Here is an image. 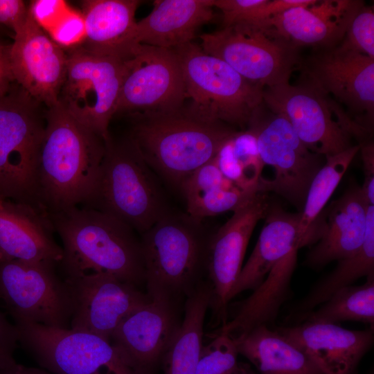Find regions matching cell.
<instances>
[{
    "label": "cell",
    "instance_id": "10",
    "mask_svg": "<svg viewBox=\"0 0 374 374\" xmlns=\"http://www.w3.org/2000/svg\"><path fill=\"white\" fill-rule=\"evenodd\" d=\"M199 37L205 53L263 88L288 83L300 63L298 47L267 26L234 24Z\"/></svg>",
    "mask_w": 374,
    "mask_h": 374
},
{
    "label": "cell",
    "instance_id": "11",
    "mask_svg": "<svg viewBox=\"0 0 374 374\" xmlns=\"http://www.w3.org/2000/svg\"><path fill=\"white\" fill-rule=\"evenodd\" d=\"M126 60L88 52L80 46L67 53V66L59 103L78 123L105 141L116 113L126 71Z\"/></svg>",
    "mask_w": 374,
    "mask_h": 374
},
{
    "label": "cell",
    "instance_id": "36",
    "mask_svg": "<svg viewBox=\"0 0 374 374\" xmlns=\"http://www.w3.org/2000/svg\"><path fill=\"white\" fill-rule=\"evenodd\" d=\"M269 0H212L222 13L224 27L234 24L260 26L270 17Z\"/></svg>",
    "mask_w": 374,
    "mask_h": 374
},
{
    "label": "cell",
    "instance_id": "39",
    "mask_svg": "<svg viewBox=\"0 0 374 374\" xmlns=\"http://www.w3.org/2000/svg\"><path fill=\"white\" fill-rule=\"evenodd\" d=\"M28 5L21 0H0V24L18 31L24 24Z\"/></svg>",
    "mask_w": 374,
    "mask_h": 374
},
{
    "label": "cell",
    "instance_id": "5",
    "mask_svg": "<svg viewBox=\"0 0 374 374\" xmlns=\"http://www.w3.org/2000/svg\"><path fill=\"white\" fill-rule=\"evenodd\" d=\"M133 140L105 143L94 193L85 207L107 213L143 234L170 209Z\"/></svg>",
    "mask_w": 374,
    "mask_h": 374
},
{
    "label": "cell",
    "instance_id": "6",
    "mask_svg": "<svg viewBox=\"0 0 374 374\" xmlns=\"http://www.w3.org/2000/svg\"><path fill=\"white\" fill-rule=\"evenodd\" d=\"M41 104L16 82L0 97V196L44 211L37 183L46 127Z\"/></svg>",
    "mask_w": 374,
    "mask_h": 374
},
{
    "label": "cell",
    "instance_id": "17",
    "mask_svg": "<svg viewBox=\"0 0 374 374\" xmlns=\"http://www.w3.org/2000/svg\"><path fill=\"white\" fill-rule=\"evenodd\" d=\"M28 14L9 46L13 79L48 108L55 105L64 80L67 53L39 26L28 4Z\"/></svg>",
    "mask_w": 374,
    "mask_h": 374
},
{
    "label": "cell",
    "instance_id": "23",
    "mask_svg": "<svg viewBox=\"0 0 374 374\" xmlns=\"http://www.w3.org/2000/svg\"><path fill=\"white\" fill-rule=\"evenodd\" d=\"M361 187L353 186L328 208L327 221L320 226L316 244L308 253L305 264L314 269L354 254L366 233L368 207Z\"/></svg>",
    "mask_w": 374,
    "mask_h": 374
},
{
    "label": "cell",
    "instance_id": "31",
    "mask_svg": "<svg viewBox=\"0 0 374 374\" xmlns=\"http://www.w3.org/2000/svg\"><path fill=\"white\" fill-rule=\"evenodd\" d=\"M359 151L357 144L337 154L326 157L325 163L313 178L301 212V248L316 242L319 216Z\"/></svg>",
    "mask_w": 374,
    "mask_h": 374
},
{
    "label": "cell",
    "instance_id": "20",
    "mask_svg": "<svg viewBox=\"0 0 374 374\" xmlns=\"http://www.w3.org/2000/svg\"><path fill=\"white\" fill-rule=\"evenodd\" d=\"M364 4L359 0H316L275 15L259 26L271 28L298 48L332 47L343 40L352 19Z\"/></svg>",
    "mask_w": 374,
    "mask_h": 374
},
{
    "label": "cell",
    "instance_id": "37",
    "mask_svg": "<svg viewBox=\"0 0 374 374\" xmlns=\"http://www.w3.org/2000/svg\"><path fill=\"white\" fill-rule=\"evenodd\" d=\"M342 46L374 59L373 6L365 4L352 19L346 31Z\"/></svg>",
    "mask_w": 374,
    "mask_h": 374
},
{
    "label": "cell",
    "instance_id": "2",
    "mask_svg": "<svg viewBox=\"0 0 374 374\" xmlns=\"http://www.w3.org/2000/svg\"><path fill=\"white\" fill-rule=\"evenodd\" d=\"M129 115V136L145 161L179 190L194 171L215 158L235 132L226 123L206 118L189 104L170 111Z\"/></svg>",
    "mask_w": 374,
    "mask_h": 374
},
{
    "label": "cell",
    "instance_id": "28",
    "mask_svg": "<svg viewBox=\"0 0 374 374\" xmlns=\"http://www.w3.org/2000/svg\"><path fill=\"white\" fill-rule=\"evenodd\" d=\"M234 341L238 354L262 374H322L302 350L267 325L252 329Z\"/></svg>",
    "mask_w": 374,
    "mask_h": 374
},
{
    "label": "cell",
    "instance_id": "3",
    "mask_svg": "<svg viewBox=\"0 0 374 374\" xmlns=\"http://www.w3.org/2000/svg\"><path fill=\"white\" fill-rule=\"evenodd\" d=\"M62 240L65 279L106 273L139 287L145 280L141 240L134 230L100 211L78 206L47 214Z\"/></svg>",
    "mask_w": 374,
    "mask_h": 374
},
{
    "label": "cell",
    "instance_id": "38",
    "mask_svg": "<svg viewBox=\"0 0 374 374\" xmlns=\"http://www.w3.org/2000/svg\"><path fill=\"white\" fill-rule=\"evenodd\" d=\"M19 341L18 332L0 311V374L12 370L17 364L14 352Z\"/></svg>",
    "mask_w": 374,
    "mask_h": 374
},
{
    "label": "cell",
    "instance_id": "43",
    "mask_svg": "<svg viewBox=\"0 0 374 374\" xmlns=\"http://www.w3.org/2000/svg\"><path fill=\"white\" fill-rule=\"evenodd\" d=\"M233 374H254L251 368L244 364L239 363Z\"/></svg>",
    "mask_w": 374,
    "mask_h": 374
},
{
    "label": "cell",
    "instance_id": "34",
    "mask_svg": "<svg viewBox=\"0 0 374 374\" xmlns=\"http://www.w3.org/2000/svg\"><path fill=\"white\" fill-rule=\"evenodd\" d=\"M259 193H262L241 189L227 179L220 186L185 197L187 213L202 220L224 212H234Z\"/></svg>",
    "mask_w": 374,
    "mask_h": 374
},
{
    "label": "cell",
    "instance_id": "33",
    "mask_svg": "<svg viewBox=\"0 0 374 374\" xmlns=\"http://www.w3.org/2000/svg\"><path fill=\"white\" fill-rule=\"evenodd\" d=\"M303 319L337 324L358 321L374 326V276L359 285H349L335 292L326 301Z\"/></svg>",
    "mask_w": 374,
    "mask_h": 374
},
{
    "label": "cell",
    "instance_id": "16",
    "mask_svg": "<svg viewBox=\"0 0 374 374\" xmlns=\"http://www.w3.org/2000/svg\"><path fill=\"white\" fill-rule=\"evenodd\" d=\"M72 299L70 328L110 341L120 323L150 299L139 287L106 273L65 279Z\"/></svg>",
    "mask_w": 374,
    "mask_h": 374
},
{
    "label": "cell",
    "instance_id": "24",
    "mask_svg": "<svg viewBox=\"0 0 374 374\" xmlns=\"http://www.w3.org/2000/svg\"><path fill=\"white\" fill-rule=\"evenodd\" d=\"M139 0L82 1L84 39L79 45L95 55L130 59L140 44L136 40Z\"/></svg>",
    "mask_w": 374,
    "mask_h": 374
},
{
    "label": "cell",
    "instance_id": "40",
    "mask_svg": "<svg viewBox=\"0 0 374 374\" xmlns=\"http://www.w3.org/2000/svg\"><path fill=\"white\" fill-rule=\"evenodd\" d=\"M363 161L364 180L362 192L369 205H374V145L366 140L359 144Z\"/></svg>",
    "mask_w": 374,
    "mask_h": 374
},
{
    "label": "cell",
    "instance_id": "27",
    "mask_svg": "<svg viewBox=\"0 0 374 374\" xmlns=\"http://www.w3.org/2000/svg\"><path fill=\"white\" fill-rule=\"evenodd\" d=\"M298 251L293 249L270 269L267 278L239 304L232 319L226 321L218 332L236 341L252 329L261 325L268 326L275 321L290 293Z\"/></svg>",
    "mask_w": 374,
    "mask_h": 374
},
{
    "label": "cell",
    "instance_id": "15",
    "mask_svg": "<svg viewBox=\"0 0 374 374\" xmlns=\"http://www.w3.org/2000/svg\"><path fill=\"white\" fill-rule=\"evenodd\" d=\"M306 81L333 96L354 114L357 123L371 134L374 115V59L337 46L316 48L304 65Z\"/></svg>",
    "mask_w": 374,
    "mask_h": 374
},
{
    "label": "cell",
    "instance_id": "30",
    "mask_svg": "<svg viewBox=\"0 0 374 374\" xmlns=\"http://www.w3.org/2000/svg\"><path fill=\"white\" fill-rule=\"evenodd\" d=\"M337 262L334 270L318 281L293 310L296 317L303 319L337 290L357 279L374 276V205L368 207L362 244L354 254Z\"/></svg>",
    "mask_w": 374,
    "mask_h": 374
},
{
    "label": "cell",
    "instance_id": "8",
    "mask_svg": "<svg viewBox=\"0 0 374 374\" xmlns=\"http://www.w3.org/2000/svg\"><path fill=\"white\" fill-rule=\"evenodd\" d=\"M262 100L269 110L286 118L310 150L325 157L355 145L354 137L360 143L371 135L330 96L307 82L264 88Z\"/></svg>",
    "mask_w": 374,
    "mask_h": 374
},
{
    "label": "cell",
    "instance_id": "42",
    "mask_svg": "<svg viewBox=\"0 0 374 374\" xmlns=\"http://www.w3.org/2000/svg\"><path fill=\"white\" fill-rule=\"evenodd\" d=\"M5 374H51L46 371L33 367L17 364L12 370Z\"/></svg>",
    "mask_w": 374,
    "mask_h": 374
},
{
    "label": "cell",
    "instance_id": "4",
    "mask_svg": "<svg viewBox=\"0 0 374 374\" xmlns=\"http://www.w3.org/2000/svg\"><path fill=\"white\" fill-rule=\"evenodd\" d=\"M202 220L170 210L141 239L147 294L174 302L190 296L206 270L211 233Z\"/></svg>",
    "mask_w": 374,
    "mask_h": 374
},
{
    "label": "cell",
    "instance_id": "21",
    "mask_svg": "<svg viewBox=\"0 0 374 374\" xmlns=\"http://www.w3.org/2000/svg\"><path fill=\"white\" fill-rule=\"evenodd\" d=\"M173 301L160 296L130 312L118 326L110 341L135 365L148 372L163 354L180 325Z\"/></svg>",
    "mask_w": 374,
    "mask_h": 374
},
{
    "label": "cell",
    "instance_id": "12",
    "mask_svg": "<svg viewBox=\"0 0 374 374\" xmlns=\"http://www.w3.org/2000/svg\"><path fill=\"white\" fill-rule=\"evenodd\" d=\"M0 299L15 323L70 328L71 291L55 265L0 256Z\"/></svg>",
    "mask_w": 374,
    "mask_h": 374
},
{
    "label": "cell",
    "instance_id": "7",
    "mask_svg": "<svg viewBox=\"0 0 374 374\" xmlns=\"http://www.w3.org/2000/svg\"><path fill=\"white\" fill-rule=\"evenodd\" d=\"M183 70L187 98L206 118L241 127L263 103L264 88L237 73L193 42L175 49Z\"/></svg>",
    "mask_w": 374,
    "mask_h": 374
},
{
    "label": "cell",
    "instance_id": "26",
    "mask_svg": "<svg viewBox=\"0 0 374 374\" xmlns=\"http://www.w3.org/2000/svg\"><path fill=\"white\" fill-rule=\"evenodd\" d=\"M214 18L212 0H157L136 22L137 43L175 49L193 42L199 27Z\"/></svg>",
    "mask_w": 374,
    "mask_h": 374
},
{
    "label": "cell",
    "instance_id": "14",
    "mask_svg": "<svg viewBox=\"0 0 374 374\" xmlns=\"http://www.w3.org/2000/svg\"><path fill=\"white\" fill-rule=\"evenodd\" d=\"M125 65L116 114L166 112L184 104V78L175 49L140 44Z\"/></svg>",
    "mask_w": 374,
    "mask_h": 374
},
{
    "label": "cell",
    "instance_id": "19",
    "mask_svg": "<svg viewBox=\"0 0 374 374\" xmlns=\"http://www.w3.org/2000/svg\"><path fill=\"white\" fill-rule=\"evenodd\" d=\"M305 321L276 330L302 350L322 374H353L373 344L371 327L353 330L337 324Z\"/></svg>",
    "mask_w": 374,
    "mask_h": 374
},
{
    "label": "cell",
    "instance_id": "35",
    "mask_svg": "<svg viewBox=\"0 0 374 374\" xmlns=\"http://www.w3.org/2000/svg\"><path fill=\"white\" fill-rule=\"evenodd\" d=\"M235 341L226 335L217 332L203 345L197 365L196 374H233L238 362Z\"/></svg>",
    "mask_w": 374,
    "mask_h": 374
},
{
    "label": "cell",
    "instance_id": "22",
    "mask_svg": "<svg viewBox=\"0 0 374 374\" xmlns=\"http://www.w3.org/2000/svg\"><path fill=\"white\" fill-rule=\"evenodd\" d=\"M46 213L28 204L0 198V256L56 265L63 257Z\"/></svg>",
    "mask_w": 374,
    "mask_h": 374
},
{
    "label": "cell",
    "instance_id": "18",
    "mask_svg": "<svg viewBox=\"0 0 374 374\" xmlns=\"http://www.w3.org/2000/svg\"><path fill=\"white\" fill-rule=\"evenodd\" d=\"M269 205L265 193H259L211 235L206 263L211 292L210 308L222 326L226 321L229 294L242 267L249 240L258 222L265 218Z\"/></svg>",
    "mask_w": 374,
    "mask_h": 374
},
{
    "label": "cell",
    "instance_id": "29",
    "mask_svg": "<svg viewBox=\"0 0 374 374\" xmlns=\"http://www.w3.org/2000/svg\"><path fill=\"white\" fill-rule=\"evenodd\" d=\"M211 301L208 283H201L187 297L183 321L162 357L163 374H196Z\"/></svg>",
    "mask_w": 374,
    "mask_h": 374
},
{
    "label": "cell",
    "instance_id": "1",
    "mask_svg": "<svg viewBox=\"0 0 374 374\" xmlns=\"http://www.w3.org/2000/svg\"><path fill=\"white\" fill-rule=\"evenodd\" d=\"M38 168V199L46 213L91 199L105 152L98 134L73 118L58 103L48 108Z\"/></svg>",
    "mask_w": 374,
    "mask_h": 374
},
{
    "label": "cell",
    "instance_id": "25",
    "mask_svg": "<svg viewBox=\"0 0 374 374\" xmlns=\"http://www.w3.org/2000/svg\"><path fill=\"white\" fill-rule=\"evenodd\" d=\"M301 212L292 213L269 205L265 222L249 259L231 287L228 301L247 290H253L270 269L290 251L301 249Z\"/></svg>",
    "mask_w": 374,
    "mask_h": 374
},
{
    "label": "cell",
    "instance_id": "9",
    "mask_svg": "<svg viewBox=\"0 0 374 374\" xmlns=\"http://www.w3.org/2000/svg\"><path fill=\"white\" fill-rule=\"evenodd\" d=\"M15 326L19 341L51 374H148L96 335L33 323Z\"/></svg>",
    "mask_w": 374,
    "mask_h": 374
},
{
    "label": "cell",
    "instance_id": "44",
    "mask_svg": "<svg viewBox=\"0 0 374 374\" xmlns=\"http://www.w3.org/2000/svg\"><path fill=\"white\" fill-rule=\"evenodd\" d=\"M0 198H1V196H0ZM1 199H2V198H1Z\"/></svg>",
    "mask_w": 374,
    "mask_h": 374
},
{
    "label": "cell",
    "instance_id": "41",
    "mask_svg": "<svg viewBox=\"0 0 374 374\" xmlns=\"http://www.w3.org/2000/svg\"><path fill=\"white\" fill-rule=\"evenodd\" d=\"M14 82L9 62V46L0 44V97L8 91Z\"/></svg>",
    "mask_w": 374,
    "mask_h": 374
},
{
    "label": "cell",
    "instance_id": "13",
    "mask_svg": "<svg viewBox=\"0 0 374 374\" xmlns=\"http://www.w3.org/2000/svg\"><path fill=\"white\" fill-rule=\"evenodd\" d=\"M256 111L247 128L256 134L264 165L273 168L274 178L263 179L264 192L273 191L303 210L310 185L326 157L310 150L285 116Z\"/></svg>",
    "mask_w": 374,
    "mask_h": 374
},
{
    "label": "cell",
    "instance_id": "32",
    "mask_svg": "<svg viewBox=\"0 0 374 374\" xmlns=\"http://www.w3.org/2000/svg\"><path fill=\"white\" fill-rule=\"evenodd\" d=\"M214 159L223 176L236 186L264 193L261 174L265 165L256 134L250 129L235 131L223 143Z\"/></svg>",
    "mask_w": 374,
    "mask_h": 374
}]
</instances>
